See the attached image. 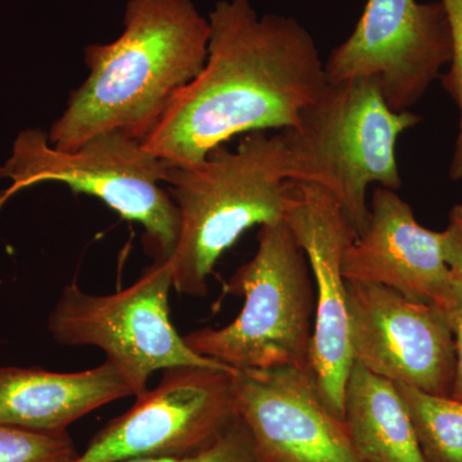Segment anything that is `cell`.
<instances>
[{"label": "cell", "mask_w": 462, "mask_h": 462, "mask_svg": "<svg viewBox=\"0 0 462 462\" xmlns=\"http://www.w3.org/2000/svg\"><path fill=\"white\" fill-rule=\"evenodd\" d=\"M443 252L455 282H462V203L452 207L449 223L443 231Z\"/></svg>", "instance_id": "cell-20"}, {"label": "cell", "mask_w": 462, "mask_h": 462, "mask_svg": "<svg viewBox=\"0 0 462 462\" xmlns=\"http://www.w3.org/2000/svg\"><path fill=\"white\" fill-rule=\"evenodd\" d=\"M305 252L285 220L263 225L254 256L225 291L245 298L236 320L184 337L191 351L233 370L311 369L316 297Z\"/></svg>", "instance_id": "cell-5"}, {"label": "cell", "mask_w": 462, "mask_h": 462, "mask_svg": "<svg viewBox=\"0 0 462 462\" xmlns=\"http://www.w3.org/2000/svg\"><path fill=\"white\" fill-rule=\"evenodd\" d=\"M452 54L442 2L367 0L354 32L327 62L328 81L372 78L394 111H410Z\"/></svg>", "instance_id": "cell-9"}, {"label": "cell", "mask_w": 462, "mask_h": 462, "mask_svg": "<svg viewBox=\"0 0 462 462\" xmlns=\"http://www.w3.org/2000/svg\"><path fill=\"white\" fill-rule=\"evenodd\" d=\"M233 387L260 462H364L311 369L236 370Z\"/></svg>", "instance_id": "cell-12"}, {"label": "cell", "mask_w": 462, "mask_h": 462, "mask_svg": "<svg viewBox=\"0 0 462 462\" xmlns=\"http://www.w3.org/2000/svg\"><path fill=\"white\" fill-rule=\"evenodd\" d=\"M167 172L163 161L127 134H99L74 151H60L51 144L48 133L27 129L18 134L11 157L0 167V179L11 181L0 191V209L21 190L60 182L141 224L149 254L166 261L180 236L178 207L162 188Z\"/></svg>", "instance_id": "cell-6"}, {"label": "cell", "mask_w": 462, "mask_h": 462, "mask_svg": "<svg viewBox=\"0 0 462 462\" xmlns=\"http://www.w3.org/2000/svg\"><path fill=\"white\" fill-rule=\"evenodd\" d=\"M346 289L355 363L396 384L451 397L456 348L446 312L384 285L346 282Z\"/></svg>", "instance_id": "cell-10"}, {"label": "cell", "mask_w": 462, "mask_h": 462, "mask_svg": "<svg viewBox=\"0 0 462 462\" xmlns=\"http://www.w3.org/2000/svg\"><path fill=\"white\" fill-rule=\"evenodd\" d=\"M236 370L179 366L163 372L156 388L136 396L129 411L109 422L72 462L199 454L239 420Z\"/></svg>", "instance_id": "cell-8"}, {"label": "cell", "mask_w": 462, "mask_h": 462, "mask_svg": "<svg viewBox=\"0 0 462 462\" xmlns=\"http://www.w3.org/2000/svg\"><path fill=\"white\" fill-rule=\"evenodd\" d=\"M78 456L67 430L44 433L0 424V462H72Z\"/></svg>", "instance_id": "cell-17"}, {"label": "cell", "mask_w": 462, "mask_h": 462, "mask_svg": "<svg viewBox=\"0 0 462 462\" xmlns=\"http://www.w3.org/2000/svg\"><path fill=\"white\" fill-rule=\"evenodd\" d=\"M456 282L455 300L447 310L452 333H454L456 348V369L454 387L451 397L462 401V282Z\"/></svg>", "instance_id": "cell-21"}, {"label": "cell", "mask_w": 462, "mask_h": 462, "mask_svg": "<svg viewBox=\"0 0 462 462\" xmlns=\"http://www.w3.org/2000/svg\"><path fill=\"white\" fill-rule=\"evenodd\" d=\"M448 17L451 29L452 54L449 69L440 75L443 88L454 99L460 112L458 135L456 139L454 156L449 165V176L452 180L462 181V0H440Z\"/></svg>", "instance_id": "cell-18"}, {"label": "cell", "mask_w": 462, "mask_h": 462, "mask_svg": "<svg viewBox=\"0 0 462 462\" xmlns=\"http://www.w3.org/2000/svg\"><path fill=\"white\" fill-rule=\"evenodd\" d=\"M173 288L170 260L154 261L130 287L89 294L67 285L48 318V330L62 346H93L123 374L134 396L147 391L154 373L179 366L230 369L191 351L170 319Z\"/></svg>", "instance_id": "cell-7"}, {"label": "cell", "mask_w": 462, "mask_h": 462, "mask_svg": "<svg viewBox=\"0 0 462 462\" xmlns=\"http://www.w3.org/2000/svg\"><path fill=\"white\" fill-rule=\"evenodd\" d=\"M285 223L305 252L318 291L310 366L322 401L343 420L354 358L342 263L357 234L336 197L312 182H293Z\"/></svg>", "instance_id": "cell-11"}, {"label": "cell", "mask_w": 462, "mask_h": 462, "mask_svg": "<svg viewBox=\"0 0 462 462\" xmlns=\"http://www.w3.org/2000/svg\"><path fill=\"white\" fill-rule=\"evenodd\" d=\"M118 462H260L247 428L240 419L214 445L199 454L130 458Z\"/></svg>", "instance_id": "cell-19"}, {"label": "cell", "mask_w": 462, "mask_h": 462, "mask_svg": "<svg viewBox=\"0 0 462 462\" xmlns=\"http://www.w3.org/2000/svg\"><path fill=\"white\" fill-rule=\"evenodd\" d=\"M343 421L364 462H427L396 384L355 361L346 383Z\"/></svg>", "instance_id": "cell-15"}, {"label": "cell", "mask_w": 462, "mask_h": 462, "mask_svg": "<svg viewBox=\"0 0 462 462\" xmlns=\"http://www.w3.org/2000/svg\"><path fill=\"white\" fill-rule=\"evenodd\" d=\"M129 396L132 387L108 361L78 373L0 367V424L23 430L66 431L94 410Z\"/></svg>", "instance_id": "cell-14"}, {"label": "cell", "mask_w": 462, "mask_h": 462, "mask_svg": "<svg viewBox=\"0 0 462 462\" xmlns=\"http://www.w3.org/2000/svg\"><path fill=\"white\" fill-rule=\"evenodd\" d=\"M396 384V383H394ZM427 462H462V401L396 384Z\"/></svg>", "instance_id": "cell-16"}, {"label": "cell", "mask_w": 462, "mask_h": 462, "mask_svg": "<svg viewBox=\"0 0 462 462\" xmlns=\"http://www.w3.org/2000/svg\"><path fill=\"white\" fill-rule=\"evenodd\" d=\"M366 229L343 256L346 282L384 285L413 302L439 307L455 300L456 282L443 252V231L427 229L396 190H374Z\"/></svg>", "instance_id": "cell-13"}, {"label": "cell", "mask_w": 462, "mask_h": 462, "mask_svg": "<svg viewBox=\"0 0 462 462\" xmlns=\"http://www.w3.org/2000/svg\"><path fill=\"white\" fill-rule=\"evenodd\" d=\"M211 27L191 0H129L114 42L84 50L88 76L48 139L74 151L105 133L143 141L170 100L202 71Z\"/></svg>", "instance_id": "cell-2"}, {"label": "cell", "mask_w": 462, "mask_h": 462, "mask_svg": "<svg viewBox=\"0 0 462 462\" xmlns=\"http://www.w3.org/2000/svg\"><path fill=\"white\" fill-rule=\"evenodd\" d=\"M296 181L284 130L249 133L234 151L221 145L197 165L169 167L180 216L170 258L175 291L205 297L218 260L245 231L285 220Z\"/></svg>", "instance_id": "cell-3"}, {"label": "cell", "mask_w": 462, "mask_h": 462, "mask_svg": "<svg viewBox=\"0 0 462 462\" xmlns=\"http://www.w3.org/2000/svg\"><path fill=\"white\" fill-rule=\"evenodd\" d=\"M420 121L412 112L389 107L372 78L327 81L296 126L284 130L296 182L329 190L360 236L370 216L367 188L379 184L397 191L402 187L397 141Z\"/></svg>", "instance_id": "cell-4"}, {"label": "cell", "mask_w": 462, "mask_h": 462, "mask_svg": "<svg viewBox=\"0 0 462 462\" xmlns=\"http://www.w3.org/2000/svg\"><path fill=\"white\" fill-rule=\"evenodd\" d=\"M202 71L170 100L142 143L169 167L202 162L242 134L289 130L327 85L314 38L293 17L220 0Z\"/></svg>", "instance_id": "cell-1"}]
</instances>
